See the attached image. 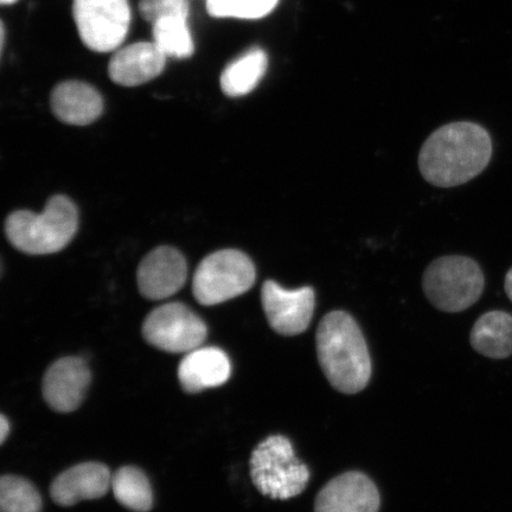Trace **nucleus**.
Segmentation results:
<instances>
[{
  "label": "nucleus",
  "mask_w": 512,
  "mask_h": 512,
  "mask_svg": "<svg viewBox=\"0 0 512 512\" xmlns=\"http://www.w3.org/2000/svg\"><path fill=\"white\" fill-rule=\"evenodd\" d=\"M206 323L182 303L157 307L146 317L143 336L159 350L182 354L200 348L206 341Z\"/></svg>",
  "instance_id": "8"
},
{
  "label": "nucleus",
  "mask_w": 512,
  "mask_h": 512,
  "mask_svg": "<svg viewBox=\"0 0 512 512\" xmlns=\"http://www.w3.org/2000/svg\"><path fill=\"white\" fill-rule=\"evenodd\" d=\"M92 375L81 357H63L51 364L43 379V396L59 413L76 411L85 399Z\"/></svg>",
  "instance_id": "12"
},
{
  "label": "nucleus",
  "mask_w": 512,
  "mask_h": 512,
  "mask_svg": "<svg viewBox=\"0 0 512 512\" xmlns=\"http://www.w3.org/2000/svg\"><path fill=\"white\" fill-rule=\"evenodd\" d=\"M188 278L184 256L172 247H158L147 254L138 268L140 293L150 300H162L181 291Z\"/></svg>",
  "instance_id": "11"
},
{
  "label": "nucleus",
  "mask_w": 512,
  "mask_h": 512,
  "mask_svg": "<svg viewBox=\"0 0 512 512\" xmlns=\"http://www.w3.org/2000/svg\"><path fill=\"white\" fill-rule=\"evenodd\" d=\"M255 267L249 256L236 249H223L204 258L192 280L198 303L213 306L228 302L251 290Z\"/></svg>",
  "instance_id": "6"
},
{
  "label": "nucleus",
  "mask_w": 512,
  "mask_h": 512,
  "mask_svg": "<svg viewBox=\"0 0 512 512\" xmlns=\"http://www.w3.org/2000/svg\"><path fill=\"white\" fill-rule=\"evenodd\" d=\"M50 104L57 119L76 126L94 123L104 111L101 94L82 81H66L57 85L51 92Z\"/></svg>",
  "instance_id": "16"
},
{
  "label": "nucleus",
  "mask_w": 512,
  "mask_h": 512,
  "mask_svg": "<svg viewBox=\"0 0 512 512\" xmlns=\"http://www.w3.org/2000/svg\"><path fill=\"white\" fill-rule=\"evenodd\" d=\"M189 0H140V15L151 25L166 18L189 17Z\"/></svg>",
  "instance_id": "23"
},
{
  "label": "nucleus",
  "mask_w": 512,
  "mask_h": 512,
  "mask_svg": "<svg viewBox=\"0 0 512 512\" xmlns=\"http://www.w3.org/2000/svg\"><path fill=\"white\" fill-rule=\"evenodd\" d=\"M42 497L29 480L16 476L0 479V512H41Z\"/></svg>",
  "instance_id": "21"
},
{
  "label": "nucleus",
  "mask_w": 512,
  "mask_h": 512,
  "mask_svg": "<svg viewBox=\"0 0 512 512\" xmlns=\"http://www.w3.org/2000/svg\"><path fill=\"white\" fill-rule=\"evenodd\" d=\"M112 488L110 469L101 463H82L61 473L51 484L50 495L61 507L98 499Z\"/></svg>",
  "instance_id": "14"
},
{
  "label": "nucleus",
  "mask_w": 512,
  "mask_h": 512,
  "mask_svg": "<svg viewBox=\"0 0 512 512\" xmlns=\"http://www.w3.org/2000/svg\"><path fill=\"white\" fill-rule=\"evenodd\" d=\"M115 499L128 510L147 512L153 507V492L149 479L134 466L121 467L112 476Z\"/></svg>",
  "instance_id": "19"
},
{
  "label": "nucleus",
  "mask_w": 512,
  "mask_h": 512,
  "mask_svg": "<svg viewBox=\"0 0 512 512\" xmlns=\"http://www.w3.org/2000/svg\"><path fill=\"white\" fill-rule=\"evenodd\" d=\"M187 21L183 18H166L152 25L153 42L166 56L183 60L194 54L195 44Z\"/></svg>",
  "instance_id": "20"
},
{
  "label": "nucleus",
  "mask_w": 512,
  "mask_h": 512,
  "mask_svg": "<svg viewBox=\"0 0 512 512\" xmlns=\"http://www.w3.org/2000/svg\"><path fill=\"white\" fill-rule=\"evenodd\" d=\"M504 290L505 293H507L510 302L512 303V267L508 271L507 275H505Z\"/></svg>",
  "instance_id": "25"
},
{
  "label": "nucleus",
  "mask_w": 512,
  "mask_h": 512,
  "mask_svg": "<svg viewBox=\"0 0 512 512\" xmlns=\"http://www.w3.org/2000/svg\"><path fill=\"white\" fill-rule=\"evenodd\" d=\"M494 145L483 126L469 121L440 127L422 146L419 168L428 183L453 188L488 168Z\"/></svg>",
  "instance_id": "1"
},
{
  "label": "nucleus",
  "mask_w": 512,
  "mask_h": 512,
  "mask_svg": "<svg viewBox=\"0 0 512 512\" xmlns=\"http://www.w3.org/2000/svg\"><path fill=\"white\" fill-rule=\"evenodd\" d=\"M11 431L10 422L5 415L0 416V443L4 444Z\"/></svg>",
  "instance_id": "24"
},
{
  "label": "nucleus",
  "mask_w": 512,
  "mask_h": 512,
  "mask_svg": "<svg viewBox=\"0 0 512 512\" xmlns=\"http://www.w3.org/2000/svg\"><path fill=\"white\" fill-rule=\"evenodd\" d=\"M422 287L438 310L462 312L475 305L485 288V277L478 262L467 256H444L428 266Z\"/></svg>",
  "instance_id": "5"
},
{
  "label": "nucleus",
  "mask_w": 512,
  "mask_h": 512,
  "mask_svg": "<svg viewBox=\"0 0 512 512\" xmlns=\"http://www.w3.org/2000/svg\"><path fill=\"white\" fill-rule=\"evenodd\" d=\"M261 303L271 328L279 335L303 334L311 324L316 307V294L312 287L286 290L273 280L262 285Z\"/></svg>",
  "instance_id": "9"
},
{
  "label": "nucleus",
  "mask_w": 512,
  "mask_h": 512,
  "mask_svg": "<svg viewBox=\"0 0 512 512\" xmlns=\"http://www.w3.org/2000/svg\"><path fill=\"white\" fill-rule=\"evenodd\" d=\"M0 31H2V44H0V49H4V44H5V25L4 23L2 22V29H0Z\"/></svg>",
  "instance_id": "26"
},
{
  "label": "nucleus",
  "mask_w": 512,
  "mask_h": 512,
  "mask_svg": "<svg viewBox=\"0 0 512 512\" xmlns=\"http://www.w3.org/2000/svg\"><path fill=\"white\" fill-rule=\"evenodd\" d=\"M73 15L81 41L96 53L117 50L130 30L128 0H73Z\"/></svg>",
  "instance_id": "7"
},
{
  "label": "nucleus",
  "mask_w": 512,
  "mask_h": 512,
  "mask_svg": "<svg viewBox=\"0 0 512 512\" xmlns=\"http://www.w3.org/2000/svg\"><path fill=\"white\" fill-rule=\"evenodd\" d=\"M267 66L268 57L264 50H248L223 70L220 79L222 92L230 98H239L253 92L264 78Z\"/></svg>",
  "instance_id": "18"
},
{
  "label": "nucleus",
  "mask_w": 512,
  "mask_h": 512,
  "mask_svg": "<svg viewBox=\"0 0 512 512\" xmlns=\"http://www.w3.org/2000/svg\"><path fill=\"white\" fill-rule=\"evenodd\" d=\"M17 2V0H0V3H2L3 5H11V4H15Z\"/></svg>",
  "instance_id": "27"
},
{
  "label": "nucleus",
  "mask_w": 512,
  "mask_h": 512,
  "mask_svg": "<svg viewBox=\"0 0 512 512\" xmlns=\"http://www.w3.org/2000/svg\"><path fill=\"white\" fill-rule=\"evenodd\" d=\"M79 214L66 196L51 197L43 213L28 210L12 213L5 222L11 245L30 255H47L62 251L78 232Z\"/></svg>",
  "instance_id": "3"
},
{
  "label": "nucleus",
  "mask_w": 512,
  "mask_h": 512,
  "mask_svg": "<svg viewBox=\"0 0 512 512\" xmlns=\"http://www.w3.org/2000/svg\"><path fill=\"white\" fill-rule=\"evenodd\" d=\"M166 56L155 42H138L115 51L108 74L124 87H137L156 79L164 72Z\"/></svg>",
  "instance_id": "13"
},
{
  "label": "nucleus",
  "mask_w": 512,
  "mask_h": 512,
  "mask_svg": "<svg viewBox=\"0 0 512 512\" xmlns=\"http://www.w3.org/2000/svg\"><path fill=\"white\" fill-rule=\"evenodd\" d=\"M320 368L338 392L354 395L368 386L373 373L366 338L349 313L332 311L316 334Z\"/></svg>",
  "instance_id": "2"
},
{
  "label": "nucleus",
  "mask_w": 512,
  "mask_h": 512,
  "mask_svg": "<svg viewBox=\"0 0 512 512\" xmlns=\"http://www.w3.org/2000/svg\"><path fill=\"white\" fill-rule=\"evenodd\" d=\"M232 375V364L226 352L219 348H197L188 352L179 364L178 379L189 394L222 386Z\"/></svg>",
  "instance_id": "15"
},
{
  "label": "nucleus",
  "mask_w": 512,
  "mask_h": 512,
  "mask_svg": "<svg viewBox=\"0 0 512 512\" xmlns=\"http://www.w3.org/2000/svg\"><path fill=\"white\" fill-rule=\"evenodd\" d=\"M251 478L260 494L277 501H286L303 494L311 473L296 456L290 439L271 435L254 448Z\"/></svg>",
  "instance_id": "4"
},
{
  "label": "nucleus",
  "mask_w": 512,
  "mask_h": 512,
  "mask_svg": "<svg viewBox=\"0 0 512 512\" xmlns=\"http://www.w3.org/2000/svg\"><path fill=\"white\" fill-rule=\"evenodd\" d=\"M471 347L479 355L492 360L512 356V315L505 311H489L477 319L471 330Z\"/></svg>",
  "instance_id": "17"
},
{
  "label": "nucleus",
  "mask_w": 512,
  "mask_h": 512,
  "mask_svg": "<svg viewBox=\"0 0 512 512\" xmlns=\"http://www.w3.org/2000/svg\"><path fill=\"white\" fill-rule=\"evenodd\" d=\"M380 507V492L373 480L358 471L331 479L315 501V512H379Z\"/></svg>",
  "instance_id": "10"
},
{
  "label": "nucleus",
  "mask_w": 512,
  "mask_h": 512,
  "mask_svg": "<svg viewBox=\"0 0 512 512\" xmlns=\"http://www.w3.org/2000/svg\"><path fill=\"white\" fill-rule=\"evenodd\" d=\"M278 0H207L211 17L258 19L265 17L277 5Z\"/></svg>",
  "instance_id": "22"
}]
</instances>
